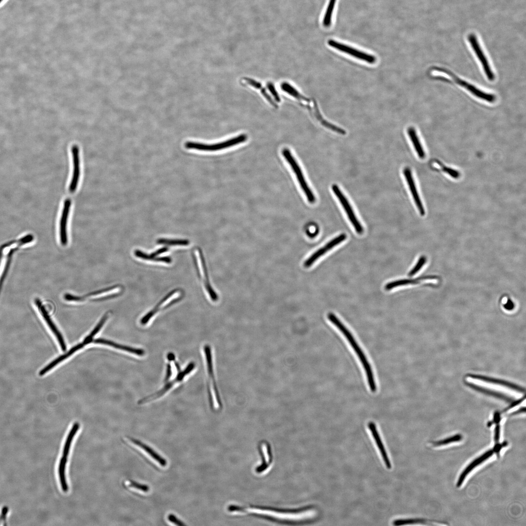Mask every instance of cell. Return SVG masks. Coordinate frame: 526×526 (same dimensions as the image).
<instances>
[{
    "label": "cell",
    "mask_w": 526,
    "mask_h": 526,
    "mask_svg": "<svg viewBox=\"0 0 526 526\" xmlns=\"http://www.w3.org/2000/svg\"><path fill=\"white\" fill-rule=\"evenodd\" d=\"M244 510L249 513L265 516L284 523H303L311 520L315 515V511L311 507L296 510H282L258 507L245 508L239 506L238 512H243Z\"/></svg>",
    "instance_id": "1"
},
{
    "label": "cell",
    "mask_w": 526,
    "mask_h": 526,
    "mask_svg": "<svg viewBox=\"0 0 526 526\" xmlns=\"http://www.w3.org/2000/svg\"><path fill=\"white\" fill-rule=\"evenodd\" d=\"M328 319L343 334L349 344L351 345L363 366L371 391L372 392H375L376 390V386L371 365L359 344L357 343L350 331L335 314L332 313H329L328 315Z\"/></svg>",
    "instance_id": "2"
},
{
    "label": "cell",
    "mask_w": 526,
    "mask_h": 526,
    "mask_svg": "<svg viewBox=\"0 0 526 526\" xmlns=\"http://www.w3.org/2000/svg\"><path fill=\"white\" fill-rule=\"evenodd\" d=\"M204 351L208 377L207 392L209 402L211 407L217 408L221 406V401L215 378L211 349L209 345H206L204 346Z\"/></svg>",
    "instance_id": "3"
},
{
    "label": "cell",
    "mask_w": 526,
    "mask_h": 526,
    "mask_svg": "<svg viewBox=\"0 0 526 526\" xmlns=\"http://www.w3.org/2000/svg\"><path fill=\"white\" fill-rule=\"evenodd\" d=\"M192 257L198 275L203 283L208 294L212 301H217L218 296L209 282L205 259L201 249L198 247L194 249L192 251Z\"/></svg>",
    "instance_id": "4"
},
{
    "label": "cell",
    "mask_w": 526,
    "mask_h": 526,
    "mask_svg": "<svg viewBox=\"0 0 526 526\" xmlns=\"http://www.w3.org/2000/svg\"><path fill=\"white\" fill-rule=\"evenodd\" d=\"M195 367V363L193 362H190L184 370H180L178 372L175 378H173L169 381L165 382V384L160 390L141 399L138 401V403L142 404L160 398L175 386L174 385L182 382L185 377L193 371Z\"/></svg>",
    "instance_id": "5"
},
{
    "label": "cell",
    "mask_w": 526,
    "mask_h": 526,
    "mask_svg": "<svg viewBox=\"0 0 526 526\" xmlns=\"http://www.w3.org/2000/svg\"><path fill=\"white\" fill-rule=\"evenodd\" d=\"M247 135L242 134L235 137L232 138L223 142L212 144H206L195 142L188 141L185 143L187 149H194L202 151H216L236 145L244 142L247 139Z\"/></svg>",
    "instance_id": "6"
},
{
    "label": "cell",
    "mask_w": 526,
    "mask_h": 526,
    "mask_svg": "<svg viewBox=\"0 0 526 526\" xmlns=\"http://www.w3.org/2000/svg\"><path fill=\"white\" fill-rule=\"evenodd\" d=\"M282 154L293 170L299 184L305 193L308 201L310 203H314L316 200L315 197L305 181L301 168L292 155L290 151L288 149H283Z\"/></svg>",
    "instance_id": "7"
},
{
    "label": "cell",
    "mask_w": 526,
    "mask_h": 526,
    "mask_svg": "<svg viewBox=\"0 0 526 526\" xmlns=\"http://www.w3.org/2000/svg\"><path fill=\"white\" fill-rule=\"evenodd\" d=\"M183 292L181 289H175L169 293L155 306L153 309L147 313L141 319L142 325L146 324L158 311L168 307L179 301L182 297Z\"/></svg>",
    "instance_id": "8"
},
{
    "label": "cell",
    "mask_w": 526,
    "mask_h": 526,
    "mask_svg": "<svg viewBox=\"0 0 526 526\" xmlns=\"http://www.w3.org/2000/svg\"><path fill=\"white\" fill-rule=\"evenodd\" d=\"M332 188L333 192L338 198L344 208L350 221L355 229L356 232L358 234H361L363 232V228L357 219L348 200L337 185H333Z\"/></svg>",
    "instance_id": "9"
},
{
    "label": "cell",
    "mask_w": 526,
    "mask_h": 526,
    "mask_svg": "<svg viewBox=\"0 0 526 526\" xmlns=\"http://www.w3.org/2000/svg\"><path fill=\"white\" fill-rule=\"evenodd\" d=\"M468 39L473 52L480 61L484 71L488 79L490 81L493 80L494 79V74L492 71L488 63V61L479 43L476 36L473 34H470L469 35Z\"/></svg>",
    "instance_id": "10"
},
{
    "label": "cell",
    "mask_w": 526,
    "mask_h": 526,
    "mask_svg": "<svg viewBox=\"0 0 526 526\" xmlns=\"http://www.w3.org/2000/svg\"><path fill=\"white\" fill-rule=\"evenodd\" d=\"M118 288L117 286H113L98 291H97L92 293H89L84 296H76L70 294H65L64 298L66 300L71 301H82L86 300L87 298H90L92 300L94 299L95 300H104L113 298V297H115V296H116L117 292L118 289Z\"/></svg>",
    "instance_id": "11"
},
{
    "label": "cell",
    "mask_w": 526,
    "mask_h": 526,
    "mask_svg": "<svg viewBox=\"0 0 526 526\" xmlns=\"http://www.w3.org/2000/svg\"><path fill=\"white\" fill-rule=\"evenodd\" d=\"M328 44L329 46L337 50L369 63L373 64L376 61V57L375 56L360 51L335 40L330 39L328 41Z\"/></svg>",
    "instance_id": "12"
},
{
    "label": "cell",
    "mask_w": 526,
    "mask_h": 526,
    "mask_svg": "<svg viewBox=\"0 0 526 526\" xmlns=\"http://www.w3.org/2000/svg\"><path fill=\"white\" fill-rule=\"evenodd\" d=\"M439 71L445 72L453 78L455 82L459 85L464 87L477 97L490 103L493 102L495 100L496 97L494 94L481 91L474 85L457 77L454 74L450 71L445 69H441L440 68Z\"/></svg>",
    "instance_id": "13"
},
{
    "label": "cell",
    "mask_w": 526,
    "mask_h": 526,
    "mask_svg": "<svg viewBox=\"0 0 526 526\" xmlns=\"http://www.w3.org/2000/svg\"><path fill=\"white\" fill-rule=\"evenodd\" d=\"M71 148L73 172L69 186V191L71 193H73L76 190L79 181L80 163L79 147L76 145H73Z\"/></svg>",
    "instance_id": "14"
},
{
    "label": "cell",
    "mask_w": 526,
    "mask_h": 526,
    "mask_svg": "<svg viewBox=\"0 0 526 526\" xmlns=\"http://www.w3.org/2000/svg\"><path fill=\"white\" fill-rule=\"evenodd\" d=\"M347 236L345 233L334 238L322 247L319 248L312 254H311L304 262L303 264L305 267H309L316 262L320 257L325 254L334 247L340 244L346 239Z\"/></svg>",
    "instance_id": "15"
},
{
    "label": "cell",
    "mask_w": 526,
    "mask_h": 526,
    "mask_svg": "<svg viewBox=\"0 0 526 526\" xmlns=\"http://www.w3.org/2000/svg\"><path fill=\"white\" fill-rule=\"evenodd\" d=\"M35 303L37 308L42 315V317L44 318L49 327L56 336L61 349L63 351H65L66 349V345L64 338L61 333L58 330L57 327L56 326V325L52 320L44 306L42 304L40 300L38 299L35 300Z\"/></svg>",
    "instance_id": "16"
},
{
    "label": "cell",
    "mask_w": 526,
    "mask_h": 526,
    "mask_svg": "<svg viewBox=\"0 0 526 526\" xmlns=\"http://www.w3.org/2000/svg\"><path fill=\"white\" fill-rule=\"evenodd\" d=\"M368 428L371 432L372 437L386 467L389 470L391 469L392 468L391 463L376 424L373 422H369L368 423Z\"/></svg>",
    "instance_id": "17"
},
{
    "label": "cell",
    "mask_w": 526,
    "mask_h": 526,
    "mask_svg": "<svg viewBox=\"0 0 526 526\" xmlns=\"http://www.w3.org/2000/svg\"><path fill=\"white\" fill-rule=\"evenodd\" d=\"M71 206V200L69 198L65 200L62 209L59 223V236L60 242L65 245L67 244V223Z\"/></svg>",
    "instance_id": "18"
},
{
    "label": "cell",
    "mask_w": 526,
    "mask_h": 526,
    "mask_svg": "<svg viewBox=\"0 0 526 526\" xmlns=\"http://www.w3.org/2000/svg\"><path fill=\"white\" fill-rule=\"evenodd\" d=\"M493 449H490L483 453L480 456L473 460L470 463L460 474L456 484V486L459 488L464 482L468 475L476 467L489 458L494 453Z\"/></svg>",
    "instance_id": "19"
},
{
    "label": "cell",
    "mask_w": 526,
    "mask_h": 526,
    "mask_svg": "<svg viewBox=\"0 0 526 526\" xmlns=\"http://www.w3.org/2000/svg\"><path fill=\"white\" fill-rule=\"evenodd\" d=\"M403 174L406 178L411 194L421 215L423 216L425 211L416 188L414 181L412 176L411 169L406 167L403 169Z\"/></svg>",
    "instance_id": "20"
},
{
    "label": "cell",
    "mask_w": 526,
    "mask_h": 526,
    "mask_svg": "<svg viewBox=\"0 0 526 526\" xmlns=\"http://www.w3.org/2000/svg\"><path fill=\"white\" fill-rule=\"evenodd\" d=\"M259 449L263 460L262 464L257 467L256 471L258 473H262L269 468L272 461V456L270 447L267 442H261Z\"/></svg>",
    "instance_id": "21"
},
{
    "label": "cell",
    "mask_w": 526,
    "mask_h": 526,
    "mask_svg": "<svg viewBox=\"0 0 526 526\" xmlns=\"http://www.w3.org/2000/svg\"><path fill=\"white\" fill-rule=\"evenodd\" d=\"M168 250V248L166 247H162L158 249L156 251L151 253V254H148L146 253L139 250H135L134 251V255L138 258H141L145 260L154 261L155 262H163L166 263H170L171 262V259L169 257H157L161 254L165 253Z\"/></svg>",
    "instance_id": "22"
},
{
    "label": "cell",
    "mask_w": 526,
    "mask_h": 526,
    "mask_svg": "<svg viewBox=\"0 0 526 526\" xmlns=\"http://www.w3.org/2000/svg\"><path fill=\"white\" fill-rule=\"evenodd\" d=\"M467 376H468L472 378L478 379V380H482V381H485V382H486L490 383H492V384H497V385H502L503 386H505V387H507L508 388L512 389H513L514 390H515V391H516L517 392H519L520 393H522L523 392H525V389H523V388H522L521 387H520V386H518V385H516L515 384L509 382L508 381H507L506 380H502V379H497V378H493V377H490L486 376H481V375H474V374H468Z\"/></svg>",
    "instance_id": "23"
},
{
    "label": "cell",
    "mask_w": 526,
    "mask_h": 526,
    "mask_svg": "<svg viewBox=\"0 0 526 526\" xmlns=\"http://www.w3.org/2000/svg\"><path fill=\"white\" fill-rule=\"evenodd\" d=\"M92 342L96 344H102L109 345L115 348L122 350L131 353H132L139 356H143L145 354V351L142 349L135 348L122 345L115 343L111 340H107L104 338H96L93 340Z\"/></svg>",
    "instance_id": "24"
},
{
    "label": "cell",
    "mask_w": 526,
    "mask_h": 526,
    "mask_svg": "<svg viewBox=\"0 0 526 526\" xmlns=\"http://www.w3.org/2000/svg\"><path fill=\"white\" fill-rule=\"evenodd\" d=\"M85 345V344L83 342L77 344L75 346L73 347L66 353L61 355L58 357L56 358L55 359H54L50 363H49L47 365H46L45 367H44L42 369H41L39 373V375L40 376L44 375L45 373L51 370L57 364L59 363L61 361H63L64 360L69 357L73 353H75L76 351L82 348Z\"/></svg>",
    "instance_id": "25"
},
{
    "label": "cell",
    "mask_w": 526,
    "mask_h": 526,
    "mask_svg": "<svg viewBox=\"0 0 526 526\" xmlns=\"http://www.w3.org/2000/svg\"><path fill=\"white\" fill-rule=\"evenodd\" d=\"M465 384L470 388L474 389V390H476L484 394H486L490 396H492L499 399L505 400L508 403H510L514 400L513 398H511L509 396L506 395V394H503L502 393L496 392L495 391L490 390L489 389L483 388L482 387L479 386L477 385H475L471 383L466 382Z\"/></svg>",
    "instance_id": "26"
},
{
    "label": "cell",
    "mask_w": 526,
    "mask_h": 526,
    "mask_svg": "<svg viewBox=\"0 0 526 526\" xmlns=\"http://www.w3.org/2000/svg\"><path fill=\"white\" fill-rule=\"evenodd\" d=\"M407 133L418 157L421 159L424 158L425 157V153L415 129L413 127H409L407 129Z\"/></svg>",
    "instance_id": "27"
},
{
    "label": "cell",
    "mask_w": 526,
    "mask_h": 526,
    "mask_svg": "<svg viewBox=\"0 0 526 526\" xmlns=\"http://www.w3.org/2000/svg\"><path fill=\"white\" fill-rule=\"evenodd\" d=\"M131 441L137 446L141 447L143 450L146 451L151 457H152L155 461H156L159 464L165 467L167 465L166 460L159 455L156 451H155L152 449L150 447L146 444L142 443V442L133 438H131Z\"/></svg>",
    "instance_id": "28"
},
{
    "label": "cell",
    "mask_w": 526,
    "mask_h": 526,
    "mask_svg": "<svg viewBox=\"0 0 526 526\" xmlns=\"http://www.w3.org/2000/svg\"><path fill=\"white\" fill-rule=\"evenodd\" d=\"M435 277L432 276H425L414 279H402L396 280L387 283L385 286V289L387 290H391L396 287L418 283L421 280L427 279H433Z\"/></svg>",
    "instance_id": "29"
},
{
    "label": "cell",
    "mask_w": 526,
    "mask_h": 526,
    "mask_svg": "<svg viewBox=\"0 0 526 526\" xmlns=\"http://www.w3.org/2000/svg\"><path fill=\"white\" fill-rule=\"evenodd\" d=\"M67 457L63 456L60 458L58 466V473L60 484L62 490L66 492L68 490V486L65 477V467L67 463Z\"/></svg>",
    "instance_id": "30"
},
{
    "label": "cell",
    "mask_w": 526,
    "mask_h": 526,
    "mask_svg": "<svg viewBox=\"0 0 526 526\" xmlns=\"http://www.w3.org/2000/svg\"><path fill=\"white\" fill-rule=\"evenodd\" d=\"M79 428V424L77 422L74 423L70 431L66 441L64 443L63 450V455L65 457H67L69 453V451L71 446L73 439L75 437L77 431Z\"/></svg>",
    "instance_id": "31"
},
{
    "label": "cell",
    "mask_w": 526,
    "mask_h": 526,
    "mask_svg": "<svg viewBox=\"0 0 526 526\" xmlns=\"http://www.w3.org/2000/svg\"><path fill=\"white\" fill-rule=\"evenodd\" d=\"M336 0H330L322 20V24L325 27L330 26L332 17Z\"/></svg>",
    "instance_id": "32"
},
{
    "label": "cell",
    "mask_w": 526,
    "mask_h": 526,
    "mask_svg": "<svg viewBox=\"0 0 526 526\" xmlns=\"http://www.w3.org/2000/svg\"><path fill=\"white\" fill-rule=\"evenodd\" d=\"M244 79L248 84L250 85L251 86L254 87L256 89H259L261 91L263 95L266 98V99L268 101V102H269L270 103L272 104V106H273L274 107H277L276 104L273 102L270 96L267 94V92L263 89L262 84L252 79L248 78L246 77L244 78Z\"/></svg>",
    "instance_id": "33"
},
{
    "label": "cell",
    "mask_w": 526,
    "mask_h": 526,
    "mask_svg": "<svg viewBox=\"0 0 526 526\" xmlns=\"http://www.w3.org/2000/svg\"><path fill=\"white\" fill-rule=\"evenodd\" d=\"M157 243L159 244L168 245H187L189 243L188 240L186 239H169L160 238L157 240Z\"/></svg>",
    "instance_id": "34"
},
{
    "label": "cell",
    "mask_w": 526,
    "mask_h": 526,
    "mask_svg": "<svg viewBox=\"0 0 526 526\" xmlns=\"http://www.w3.org/2000/svg\"><path fill=\"white\" fill-rule=\"evenodd\" d=\"M108 318L107 314H105L101 319L100 320L95 327L94 329L91 332V333L86 337L83 340V342L86 344L91 343L93 340V337L96 335V333L100 330L102 327L103 326L104 323L106 321Z\"/></svg>",
    "instance_id": "35"
},
{
    "label": "cell",
    "mask_w": 526,
    "mask_h": 526,
    "mask_svg": "<svg viewBox=\"0 0 526 526\" xmlns=\"http://www.w3.org/2000/svg\"><path fill=\"white\" fill-rule=\"evenodd\" d=\"M462 438L463 437L462 435L460 434H456L445 439L433 442H432V445L435 447L446 445L450 443L460 441Z\"/></svg>",
    "instance_id": "36"
},
{
    "label": "cell",
    "mask_w": 526,
    "mask_h": 526,
    "mask_svg": "<svg viewBox=\"0 0 526 526\" xmlns=\"http://www.w3.org/2000/svg\"><path fill=\"white\" fill-rule=\"evenodd\" d=\"M414 524H429L428 521L423 519H396L393 522L394 526L406 525Z\"/></svg>",
    "instance_id": "37"
},
{
    "label": "cell",
    "mask_w": 526,
    "mask_h": 526,
    "mask_svg": "<svg viewBox=\"0 0 526 526\" xmlns=\"http://www.w3.org/2000/svg\"><path fill=\"white\" fill-rule=\"evenodd\" d=\"M10 514V510L9 507L5 506L0 507V525H6L7 524Z\"/></svg>",
    "instance_id": "38"
},
{
    "label": "cell",
    "mask_w": 526,
    "mask_h": 526,
    "mask_svg": "<svg viewBox=\"0 0 526 526\" xmlns=\"http://www.w3.org/2000/svg\"><path fill=\"white\" fill-rule=\"evenodd\" d=\"M426 262V258L425 256L420 257L414 266L409 272L408 275L410 277L414 275L422 267Z\"/></svg>",
    "instance_id": "39"
},
{
    "label": "cell",
    "mask_w": 526,
    "mask_h": 526,
    "mask_svg": "<svg viewBox=\"0 0 526 526\" xmlns=\"http://www.w3.org/2000/svg\"><path fill=\"white\" fill-rule=\"evenodd\" d=\"M130 486L145 492H147L149 490V487L147 485L139 484L134 481L131 482Z\"/></svg>",
    "instance_id": "40"
},
{
    "label": "cell",
    "mask_w": 526,
    "mask_h": 526,
    "mask_svg": "<svg viewBox=\"0 0 526 526\" xmlns=\"http://www.w3.org/2000/svg\"><path fill=\"white\" fill-rule=\"evenodd\" d=\"M267 87L268 89H269V90L270 91V93L273 95V96L275 98V99H276V100L277 102H280V100H281V99H280V96H279L277 91L276 90L273 84L272 83H270V82L268 83L267 84Z\"/></svg>",
    "instance_id": "41"
},
{
    "label": "cell",
    "mask_w": 526,
    "mask_h": 526,
    "mask_svg": "<svg viewBox=\"0 0 526 526\" xmlns=\"http://www.w3.org/2000/svg\"><path fill=\"white\" fill-rule=\"evenodd\" d=\"M168 520L170 522L178 525V526H184L185 524L180 520L178 519L177 517L173 514H170L168 516Z\"/></svg>",
    "instance_id": "42"
},
{
    "label": "cell",
    "mask_w": 526,
    "mask_h": 526,
    "mask_svg": "<svg viewBox=\"0 0 526 526\" xmlns=\"http://www.w3.org/2000/svg\"><path fill=\"white\" fill-rule=\"evenodd\" d=\"M494 430V440L495 444L499 443L500 434V426L499 423H497Z\"/></svg>",
    "instance_id": "43"
},
{
    "label": "cell",
    "mask_w": 526,
    "mask_h": 526,
    "mask_svg": "<svg viewBox=\"0 0 526 526\" xmlns=\"http://www.w3.org/2000/svg\"><path fill=\"white\" fill-rule=\"evenodd\" d=\"M525 399V396H524L522 398H521L520 399H517V400H514L512 402H511L510 405L509 406H508L506 408H505L502 411V412H505L508 411V410L510 409L511 408H513L514 407L516 406L518 404H520L522 402V401H523Z\"/></svg>",
    "instance_id": "44"
},
{
    "label": "cell",
    "mask_w": 526,
    "mask_h": 526,
    "mask_svg": "<svg viewBox=\"0 0 526 526\" xmlns=\"http://www.w3.org/2000/svg\"><path fill=\"white\" fill-rule=\"evenodd\" d=\"M525 413V407L520 408L519 409L516 411L515 412H514L512 413H511L509 414V416H512V415H516V414H519V413Z\"/></svg>",
    "instance_id": "45"
},
{
    "label": "cell",
    "mask_w": 526,
    "mask_h": 526,
    "mask_svg": "<svg viewBox=\"0 0 526 526\" xmlns=\"http://www.w3.org/2000/svg\"><path fill=\"white\" fill-rule=\"evenodd\" d=\"M504 306L505 308L507 310H511L512 309H513L514 305L513 302L509 300L507 301V302H506Z\"/></svg>",
    "instance_id": "46"
}]
</instances>
